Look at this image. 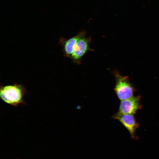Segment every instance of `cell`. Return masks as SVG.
<instances>
[{"instance_id":"6da1fadb","label":"cell","mask_w":159,"mask_h":159,"mask_svg":"<svg viewBox=\"0 0 159 159\" xmlns=\"http://www.w3.org/2000/svg\"><path fill=\"white\" fill-rule=\"evenodd\" d=\"M26 93L25 88L21 85L16 84L0 87L1 99L5 103L15 107L24 103V97Z\"/></svg>"},{"instance_id":"7a4b0ae2","label":"cell","mask_w":159,"mask_h":159,"mask_svg":"<svg viewBox=\"0 0 159 159\" xmlns=\"http://www.w3.org/2000/svg\"><path fill=\"white\" fill-rule=\"evenodd\" d=\"M112 73L115 80L114 90L119 99L121 101L133 97L136 89L130 82L128 77L122 76L116 70Z\"/></svg>"},{"instance_id":"3957f363","label":"cell","mask_w":159,"mask_h":159,"mask_svg":"<svg viewBox=\"0 0 159 159\" xmlns=\"http://www.w3.org/2000/svg\"><path fill=\"white\" fill-rule=\"evenodd\" d=\"M141 96L138 95L126 100H121L117 112L113 116L115 119L116 117L124 114L134 115L136 113L138 110L141 108L140 103Z\"/></svg>"},{"instance_id":"277c9868","label":"cell","mask_w":159,"mask_h":159,"mask_svg":"<svg viewBox=\"0 0 159 159\" xmlns=\"http://www.w3.org/2000/svg\"><path fill=\"white\" fill-rule=\"evenodd\" d=\"M84 34L78 40L74 47L70 59L74 63L80 64L82 57L88 51L92 50L90 47L91 38Z\"/></svg>"},{"instance_id":"5b68a950","label":"cell","mask_w":159,"mask_h":159,"mask_svg":"<svg viewBox=\"0 0 159 159\" xmlns=\"http://www.w3.org/2000/svg\"><path fill=\"white\" fill-rule=\"evenodd\" d=\"M115 119L118 120L127 130L132 139H137L135 133L139 126V124L134 115H122L116 117Z\"/></svg>"},{"instance_id":"8992f818","label":"cell","mask_w":159,"mask_h":159,"mask_svg":"<svg viewBox=\"0 0 159 159\" xmlns=\"http://www.w3.org/2000/svg\"><path fill=\"white\" fill-rule=\"evenodd\" d=\"M86 32L85 31H82L76 35L68 39L64 38H60L59 43L62 46L64 57L70 58L77 41Z\"/></svg>"}]
</instances>
